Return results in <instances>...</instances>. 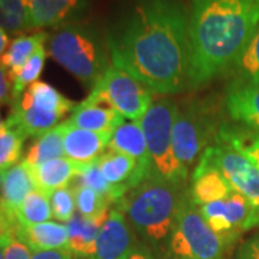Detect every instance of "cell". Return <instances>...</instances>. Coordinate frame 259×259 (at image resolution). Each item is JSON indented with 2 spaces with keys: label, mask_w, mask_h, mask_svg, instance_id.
<instances>
[{
  "label": "cell",
  "mask_w": 259,
  "mask_h": 259,
  "mask_svg": "<svg viewBox=\"0 0 259 259\" xmlns=\"http://www.w3.org/2000/svg\"><path fill=\"white\" fill-rule=\"evenodd\" d=\"M111 64L153 93L176 94L189 79V6L185 0H134L110 25Z\"/></svg>",
  "instance_id": "obj_1"
},
{
  "label": "cell",
  "mask_w": 259,
  "mask_h": 259,
  "mask_svg": "<svg viewBox=\"0 0 259 259\" xmlns=\"http://www.w3.org/2000/svg\"><path fill=\"white\" fill-rule=\"evenodd\" d=\"M258 26L259 0H190L187 87L228 72Z\"/></svg>",
  "instance_id": "obj_2"
},
{
  "label": "cell",
  "mask_w": 259,
  "mask_h": 259,
  "mask_svg": "<svg viewBox=\"0 0 259 259\" xmlns=\"http://www.w3.org/2000/svg\"><path fill=\"white\" fill-rule=\"evenodd\" d=\"M187 189L151 176L133 187L115 206L122 210L128 223L151 243L170 241L177 213Z\"/></svg>",
  "instance_id": "obj_3"
},
{
  "label": "cell",
  "mask_w": 259,
  "mask_h": 259,
  "mask_svg": "<svg viewBox=\"0 0 259 259\" xmlns=\"http://www.w3.org/2000/svg\"><path fill=\"white\" fill-rule=\"evenodd\" d=\"M48 52L58 64L85 87L94 85L111 65V56L100 35L93 28L72 23L48 37Z\"/></svg>",
  "instance_id": "obj_4"
},
{
  "label": "cell",
  "mask_w": 259,
  "mask_h": 259,
  "mask_svg": "<svg viewBox=\"0 0 259 259\" xmlns=\"http://www.w3.org/2000/svg\"><path fill=\"white\" fill-rule=\"evenodd\" d=\"M221 122L212 102L192 100L176 104L173 121V148L180 164L189 171L203 151L216 140Z\"/></svg>",
  "instance_id": "obj_5"
},
{
  "label": "cell",
  "mask_w": 259,
  "mask_h": 259,
  "mask_svg": "<svg viewBox=\"0 0 259 259\" xmlns=\"http://www.w3.org/2000/svg\"><path fill=\"white\" fill-rule=\"evenodd\" d=\"M233 242L216 233L207 225L187 190L168 241L173 256L176 259H226V252Z\"/></svg>",
  "instance_id": "obj_6"
},
{
  "label": "cell",
  "mask_w": 259,
  "mask_h": 259,
  "mask_svg": "<svg viewBox=\"0 0 259 259\" xmlns=\"http://www.w3.org/2000/svg\"><path fill=\"white\" fill-rule=\"evenodd\" d=\"M75 108L74 102L44 81L32 83L18 101L13 102L6 124L26 137H40L59 125V121Z\"/></svg>",
  "instance_id": "obj_7"
},
{
  "label": "cell",
  "mask_w": 259,
  "mask_h": 259,
  "mask_svg": "<svg viewBox=\"0 0 259 259\" xmlns=\"http://www.w3.org/2000/svg\"><path fill=\"white\" fill-rule=\"evenodd\" d=\"M176 102L160 100L154 102L140 121L147 141L154 176L173 185L185 186L189 171L177 160L173 148V121Z\"/></svg>",
  "instance_id": "obj_8"
},
{
  "label": "cell",
  "mask_w": 259,
  "mask_h": 259,
  "mask_svg": "<svg viewBox=\"0 0 259 259\" xmlns=\"http://www.w3.org/2000/svg\"><path fill=\"white\" fill-rule=\"evenodd\" d=\"M120 112L124 118L140 122L153 105V91L120 68L110 65L88 95Z\"/></svg>",
  "instance_id": "obj_9"
},
{
  "label": "cell",
  "mask_w": 259,
  "mask_h": 259,
  "mask_svg": "<svg viewBox=\"0 0 259 259\" xmlns=\"http://www.w3.org/2000/svg\"><path fill=\"white\" fill-rule=\"evenodd\" d=\"M199 168H214L246 200L259 209V170L239 150L216 137L200 156Z\"/></svg>",
  "instance_id": "obj_10"
},
{
  "label": "cell",
  "mask_w": 259,
  "mask_h": 259,
  "mask_svg": "<svg viewBox=\"0 0 259 259\" xmlns=\"http://www.w3.org/2000/svg\"><path fill=\"white\" fill-rule=\"evenodd\" d=\"M199 210L213 231L233 241L259 225V209L236 190L222 200L199 206Z\"/></svg>",
  "instance_id": "obj_11"
},
{
  "label": "cell",
  "mask_w": 259,
  "mask_h": 259,
  "mask_svg": "<svg viewBox=\"0 0 259 259\" xmlns=\"http://www.w3.org/2000/svg\"><path fill=\"white\" fill-rule=\"evenodd\" d=\"M30 28H62L79 23L91 0H26Z\"/></svg>",
  "instance_id": "obj_12"
},
{
  "label": "cell",
  "mask_w": 259,
  "mask_h": 259,
  "mask_svg": "<svg viewBox=\"0 0 259 259\" xmlns=\"http://www.w3.org/2000/svg\"><path fill=\"white\" fill-rule=\"evenodd\" d=\"M133 252V233L125 214L117 206L101 226L94 259H125Z\"/></svg>",
  "instance_id": "obj_13"
},
{
  "label": "cell",
  "mask_w": 259,
  "mask_h": 259,
  "mask_svg": "<svg viewBox=\"0 0 259 259\" xmlns=\"http://www.w3.org/2000/svg\"><path fill=\"white\" fill-rule=\"evenodd\" d=\"M232 120L259 131V79L232 81L225 97Z\"/></svg>",
  "instance_id": "obj_14"
},
{
  "label": "cell",
  "mask_w": 259,
  "mask_h": 259,
  "mask_svg": "<svg viewBox=\"0 0 259 259\" xmlns=\"http://www.w3.org/2000/svg\"><path fill=\"white\" fill-rule=\"evenodd\" d=\"M110 133H97L75 127L69 120L64 121V151L65 157L78 163H91L104 154L108 148Z\"/></svg>",
  "instance_id": "obj_15"
},
{
  "label": "cell",
  "mask_w": 259,
  "mask_h": 259,
  "mask_svg": "<svg viewBox=\"0 0 259 259\" xmlns=\"http://www.w3.org/2000/svg\"><path fill=\"white\" fill-rule=\"evenodd\" d=\"M107 150H112V151H117V153L134 158L139 164L140 171L147 179L151 175H154L146 136L140 122L124 121L120 127L112 133Z\"/></svg>",
  "instance_id": "obj_16"
},
{
  "label": "cell",
  "mask_w": 259,
  "mask_h": 259,
  "mask_svg": "<svg viewBox=\"0 0 259 259\" xmlns=\"http://www.w3.org/2000/svg\"><path fill=\"white\" fill-rule=\"evenodd\" d=\"M98 167L104 179L117 189L121 199L133 187L143 183L147 177L140 171L139 164L134 158L112 150H107L97 158Z\"/></svg>",
  "instance_id": "obj_17"
},
{
  "label": "cell",
  "mask_w": 259,
  "mask_h": 259,
  "mask_svg": "<svg viewBox=\"0 0 259 259\" xmlns=\"http://www.w3.org/2000/svg\"><path fill=\"white\" fill-rule=\"evenodd\" d=\"M33 190H36L33 170L26 163V160H22L5 171L0 193V207L16 216L20 204L23 203L26 196Z\"/></svg>",
  "instance_id": "obj_18"
},
{
  "label": "cell",
  "mask_w": 259,
  "mask_h": 259,
  "mask_svg": "<svg viewBox=\"0 0 259 259\" xmlns=\"http://www.w3.org/2000/svg\"><path fill=\"white\" fill-rule=\"evenodd\" d=\"M69 121L79 128L112 134L125 118L111 107L87 98L81 104L75 105Z\"/></svg>",
  "instance_id": "obj_19"
},
{
  "label": "cell",
  "mask_w": 259,
  "mask_h": 259,
  "mask_svg": "<svg viewBox=\"0 0 259 259\" xmlns=\"http://www.w3.org/2000/svg\"><path fill=\"white\" fill-rule=\"evenodd\" d=\"M87 166L88 163H78L68 157H59L40 166L32 167L36 189L51 196L58 189L69 186Z\"/></svg>",
  "instance_id": "obj_20"
},
{
  "label": "cell",
  "mask_w": 259,
  "mask_h": 259,
  "mask_svg": "<svg viewBox=\"0 0 259 259\" xmlns=\"http://www.w3.org/2000/svg\"><path fill=\"white\" fill-rule=\"evenodd\" d=\"M110 213L98 218H85L76 212L74 218L66 223L68 229V249L81 258H94L97 250V241L101 226Z\"/></svg>",
  "instance_id": "obj_21"
},
{
  "label": "cell",
  "mask_w": 259,
  "mask_h": 259,
  "mask_svg": "<svg viewBox=\"0 0 259 259\" xmlns=\"http://www.w3.org/2000/svg\"><path fill=\"white\" fill-rule=\"evenodd\" d=\"M18 238L33 252L68 249V229L61 222H48L19 226Z\"/></svg>",
  "instance_id": "obj_22"
},
{
  "label": "cell",
  "mask_w": 259,
  "mask_h": 259,
  "mask_svg": "<svg viewBox=\"0 0 259 259\" xmlns=\"http://www.w3.org/2000/svg\"><path fill=\"white\" fill-rule=\"evenodd\" d=\"M235 189L229 182L214 168L194 167L192 176V187L189 190L190 197L197 206L212 203L228 197Z\"/></svg>",
  "instance_id": "obj_23"
},
{
  "label": "cell",
  "mask_w": 259,
  "mask_h": 259,
  "mask_svg": "<svg viewBox=\"0 0 259 259\" xmlns=\"http://www.w3.org/2000/svg\"><path fill=\"white\" fill-rule=\"evenodd\" d=\"M47 32H36L32 35H20L12 40L8 51L0 56V65L8 71L10 79H13L20 72L23 65L33 55L37 48L45 45L48 40Z\"/></svg>",
  "instance_id": "obj_24"
},
{
  "label": "cell",
  "mask_w": 259,
  "mask_h": 259,
  "mask_svg": "<svg viewBox=\"0 0 259 259\" xmlns=\"http://www.w3.org/2000/svg\"><path fill=\"white\" fill-rule=\"evenodd\" d=\"M65 157L64 151V122L56 125L55 128L49 130L29 148L26 154V163L30 167H36L51 161L54 158Z\"/></svg>",
  "instance_id": "obj_25"
},
{
  "label": "cell",
  "mask_w": 259,
  "mask_h": 259,
  "mask_svg": "<svg viewBox=\"0 0 259 259\" xmlns=\"http://www.w3.org/2000/svg\"><path fill=\"white\" fill-rule=\"evenodd\" d=\"M51 197L40 190H33L26 196L16 212V219L20 226L48 222L52 218Z\"/></svg>",
  "instance_id": "obj_26"
},
{
  "label": "cell",
  "mask_w": 259,
  "mask_h": 259,
  "mask_svg": "<svg viewBox=\"0 0 259 259\" xmlns=\"http://www.w3.org/2000/svg\"><path fill=\"white\" fill-rule=\"evenodd\" d=\"M216 137L228 141L231 146L239 150L259 170V131L235 128V127L223 124V127L219 130Z\"/></svg>",
  "instance_id": "obj_27"
},
{
  "label": "cell",
  "mask_w": 259,
  "mask_h": 259,
  "mask_svg": "<svg viewBox=\"0 0 259 259\" xmlns=\"http://www.w3.org/2000/svg\"><path fill=\"white\" fill-rule=\"evenodd\" d=\"M228 72L233 76L232 81L259 79V26Z\"/></svg>",
  "instance_id": "obj_28"
},
{
  "label": "cell",
  "mask_w": 259,
  "mask_h": 259,
  "mask_svg": "<svg viewBox=\"0 0 259 259\" xmlns=\"http://www.w3.org/2000/svg\"><path fill=\"white\" fill-rule=\"evenodd\" d=\"M0 28L10 33L32 29L26 0H0Z\"/></svg>",
  "instance_id": "obj_29"
},
{
  "label": "cell",
  "mask_w": 259,
  "mask_h": 259,
  "mask_svg": "<svg viewBox=\"0 0 259 259\" xmlns=\"http://www.w3.org/2000/svg\"><path fill=\"white\" fill-rule=\"evenodd\" d=\"M45 61H47V49H45V45H42L33 52V55L30 56L28 62L23 65L20 72L12 79L13 102L18 101L22 97V94L25 93L32 83L39 81V76L45 66Z\"/></svg>",
  "instance_id": "obj_30"
},
{
  "label": "cell",
  "mask_w": 259,
  "mask_h": 259,
  "mask_svg": "<svg viewBox=\"0 0 259 259\" xmlns=\"http://www.w3.org/2000/svg\"><path fill=\"white\" fill-rule=\"evenodd\" d=\"M26 139L22 131L10 127L9 124L0 130V168L3 171L20 161Z\"/></svg>",
  "instance_id": "obj_31"
},
{
  "label": "cell",
  "mask_w": 259,
  "mask_h": 259,
  "mask_svg": "<svg viewBox=\"0 0 259 259\" xmlns=\"http://www.w3.org/2000/svg\"><path fill=\"white\" fill-rule=\"evenodd\" d=\"M72 187H74L76 210L79 214L93 219L105 213H110L111 210L110 206L112 204L110 199H107L105 196H102L87 186L74 185Z\"/></svg>",
  "instance_id": "obj_32"
},
{
  "label": "cell",
  "mask_w": 259,
  "mask_h": 259,
  "mask_svg": "<svg viewBox=\"0 0 259 259\" xmlns=\"http://www.w3.org/2000/svg\"><path fill=\"white\" fill-rule=\"evenodd\" d=\"M76 183L75 185L87 186V187H91L95 192H98L102 196H105L107 199L111 200L112 204L118 203L121 200L120 193L117 192L115 187H112L101 175V170L98 167V161L94 160L91 163H88V166L85 167L82 173L75 179Z\"/></svg>",
  "instance_id": "obj_33"
},
{
  "label": "cell",
  "mask_w": 259,
  "mask_h": 259,
  "mask_svg": "<svg viewBox=\"0 0 259 259\" xmlns=\"http://www.w3.org/2000/svg\"><path fill=\"white\" fill-rule=\"evenodd\" d=\"M51 197V206H52V214L56 221L62 223H68L76 212V203H75L74 187L71 185L58 189L49 196Z\"/></svg>",
  "instance_id": "obj_34"
},
{
  "label": "cell",
  "mask_w": 259,
  "mask_h": 259,
  "mask_svg": "<svg viewBox=\"0 0 259 259\" xmlns=\"http://www.w3.org/2000/svg\"><path fill=\"white\" fill-rule=\"evenodd\" d=\"M30 249L23 241L19 238H13L8 242L5 249V259H30Z\"/></svg>",
  "instance_id": "obj_35"
},
{
  "label": "cell",
  "mask_w": 259,
  "mask_h": 259,
  "mask_svg": "<svg viewBox=\"0 0 259 259\" xmlns=\"http://www.w3.org/2000/svg\"><path fill=\"white\" fill-rule=\"evenodd\" d=\"M13 104V93H12V79L8 71L0 65V107Z\"/></svg>",
  "instance_id": "obj_36"
},
{
  "label": "cell",
  "mask_w": 259,
  "mask_h": 259,
  "mask_svg": "<svg viewBox=\"0 0 259 259\" xmlns=\"http://www.w3.org/2000/svg\"><path fill=\"white\" fill-rule=\"evenodd\" d=\"M236 259H259V235L242 245L236 253Z\"/></svg>",
  "instance_id": "obj_37"
},
{
  "label": "cell",
  "mask_w": 259,
  "mask_h": 259,
  "mask_svg": "<svg viewBox=\"0 0 259 259\" xmlns=\"http://www.w3.org/2000/svg\"><path fill=\"white\" fill-rule=\"evenodd\" d=\"M30 259H74V253L69 249H52L33 252Z\"/></svg>",
  "instance_id": "obj_38"
},
{
  "label": "cell",
  "mask_w": 259,
  "mask_h": 259,
  "mask_svg": "<svg viewBox=\"0 0 259 259\" xmlns=\"http://www.w3.org/2000/svg\"><path fill=\"white\" fill-rule=\"evenodd\" d=\"M8 45H9V36H8V32L0 28V56L3 55V54H5V51L9 48Z\"/></svg>",
  "instance_id": "obj_39"
},
{
  "label": "cell",
  "mask_w": 259,
  "mask_h": 259,
  "mask_svg": "<svg viewBox=\"0 0 259 259\" xmlns=\"http://www.w3.org/2000/svg\"><path fill=\"white\" fill-rule=\"evenodd\" d=\"M125 259H154L146 250H133Z\"/></svg>",
  "instance_id": "obj_40"
},
{
  "label": "cell",
  "mask_w": 259,
  "mask_h": 259,
  "mask_svg": "<svg viewBox=\"0 0 259 259\" xmlns=\"http://www.w3.org/2000/svg\"><path fill=\"white\" fill-rule=\"evenodd\" d=\"M8 241H2L0 239V259H5V249H6Z\"/></svg>",
  "instance_id": "obj_41"
},
{
  "label": "cell",
  "mask_w": 259,
  "mask_h": 259,
  "mask_svg": "<svg viewBox=\"0 0 259 259\" xmlns=\"http://www.w3.org/2000/svg\"><path fill=\"white\" fill-rule=\"evenodd\" d=\"M3 179H5V171L0 168V193H2V186H3Z\"/></svg>",
  "instance_id": "obj_42"
},
{
  "label": "cell",
  "mask_w": 259,
  "mask_h": 259,
  "mask_svg": "<svg viewBox=\"0 0 259 259\" xmlns=\"http://www.w3.org/2000/svg\"><path fill=\"white\" fill-rule=\"evenodd\" d=\"M6 125V121H3V118H2V114H0V130L3 128Z\"/></svg>",
  "instance_id": "obj_43"
},
{
  "label": "cell",
  "mask_w": 259,
  "mask_h": 259,
  "mask_svg": "<svg viewBox=\"0 0 259 259\" xmlns=\"http://www.w3.org/2000/svg\"><path fill=\"white\" fill-rule=\"evenodd\" d=\"M81 259H85V258H81Z\"/></svg>",
  "instance_id": "obj_44"
}]
</instances>
